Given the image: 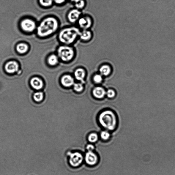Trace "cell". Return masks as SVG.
<instances>
[{"label": "cell", "instance_id": "cell-26", "mask_svg": "<svg viewBox=\"0 0 175 175\" xmlns=\"http://www.w3.org/2000/svg\"><path fill=\"white\" fill-rule=\"evenodd\" d=\"M106 94L109 98H113L114 97L115 93L114 91L112 89L108 90L106 93Z\"/></svg>", "mask_w": 175, "mask_h": 175}, {"label": "cell", "instance_id": "cell-1", "mask_svg": "<svg viewBox=\"0 0 175 175\" xmlns=\"http://www.w3.org/2000/svg\"><path fill=\"white\" fill-rule=\"evenodd\" d=\"M58 27L59 23L56 18H47L43 20L38 26L37 35L41 37H47L55 32Z\"/></svg>", "mask_w": 175, "mask_h": 175}, {"label": "cell", "instance_id": "cell-25", "mask_svg": "<svg viewBox=\"0 0 175 175\" xmlns=\"http://www.w3.org/2000/svg\"><path fill=\"white\" fill-rule=\"evenodd\" d=\"M94 82L99 83H101L102 81V77L101 75L97 74L95 75L94 77Z\"/></svg>", "mask_w": 175, "mask_h": 175}, {"label": "cell", "instance_id": "cell-10", "mask_svg": "<svg viewBox=\"0 0 175 175\" xmlns=\"http://www.w3.org/2000/svg\"><path fill=\"white\" fill-rule=\"evenodd\" d=\"M19 65L14 61H9L4 65V69L8 73L12 74L17 72L19 70Z\"/></svg>", "mask_w": 175, "mask_h": 175}, {"label": "cell", "instance_id": "cell-19", "mask_svg": "<svg viewBox=\"0 0 175 175\" xmlns=\"http://www.w3.org/2000/svg\"><path fill=\"white\" fill-rule=\"evenodd\" d=\"M53 0H39L40 3L44 7H49L53 4Z\"/></svg>", "mask_w": 175, "mask_h": 175}, {"label": "cell", "instance_id": "cell-6", "mask_svg": "<svg viewBox=\"0 0 175 175\" xmlns=\"http://www.w3.org/2000/svg\"><path fill=\"white\" fill-rule=\"evenodd\" d=\"M20 26L23 30L27 32H31L36 28L35 22L31 19H25L20 23Z\"/></svg>", "mask_w": 175, "mask_h": 175}, {"label": "cell", "instance_id": "cell-9", "mask_svg": "<svg viewBox=\"0 0 175 175\" xmlns=\"http://www.w3.org/2000/svg\"><path fill=\"white\" fill-rule=\"evenodd\" d=\"M81 12L78 9H73L70 10L67 15L68 19L71 23H74L78 21L81 17Z\"/></svg>", "mask_w": 175, "mask_h": 175}, {"label": "cell", "instance_id": "cell-16", "mask_svg": "<svg viewBox=\"0 0 175 175\" xmlns=\"http://www.w3.org/2000/svg\"><path fill=\"white\" fill-rule=\"evenodd\" d=\"M85 70L81 68H79L77 69L75 72V77L77 80L80 81L84 82L83 79L85 76Z\"/></svg>", "mask_w": 175, "mask_h": 175}, {"label": "cell", "instance_id": "cell-4", "mask_svg": "<svg viewBox=\"0 0 175 175\" xmlns=\"http://www.w3.org/2000/svg\"><path fill=\"white\" fill-rule=\"evenodd\" d=\"M58 56L64 62H68L73 59L75 51L72 47L67 45L61 46L57 50Z\"/></svg>", "mask_w": 175, "mask_h": 175}, {"label": "cell", "instance_id": "cell-29", "mask_svg": "<svg viewBox=\"0 0 175 175\" xmlns=\"http://www.w3.org/2000/svg\"><path fill=\"white\" fill-rule=\"evenodd\" d=\"M79 0H71V1H72L74 2L75 3H77V2H78Z\"/></svg>", "mask_w": 175, "mask_h": 175}, {"label": "cell", "instance_id": "cell-8", "mask_svg": "<svg viewBox=\"0 0 175 175\" xmlns=\"http://www.w3.org/2000/svg\"><path fill=\"white\" fill-rule=\"evenodd\" d=\"M78 22L79 27L83 30L88 29L92 26V18L88 15L80 17Z\"/></svg>", "mask_w": 175, "mask_h": 175}, {"label": "cell", "instance_id": "cell-22", "mask_svg": "<svg viewBox=\"0 0 175 175\" xmlns=\"http://www.w3.org/2000/svg\"><path fill=\"white\" fill-rule=\"evenodd\" d=\"M34 99L36 101L40 102L41 101L43 98V94L41 92L36 93L34 95Z\"/></svg>", "mask_w": 175, "mask_h": 175}, {"label": "cell", "instance_id": "cell-15", "mask_svg": "<svg viewBox=\"0 0 175 175\" xmlns=\"http://www.w3.org/2000/svg\"><path fill=\"white\" fill-rule=\"evenodd\" d=\"M16 49L20 54H24L27 53L29 49L28 45L24 43H20L17 45Z\"/></svg>", "mask_w": 175, "mask_h": 175}, {"label": "cell", "instance_id": "cell-21", "mask_svg": "<svg viewBox=\"0 0 175 175\" xmlns=\"http://www.w3.org/2000/svg\"><path fill=\"white\" fill-rule=\"evenodd\" d=\"M85 2L83 0H79L78 2L75 3L76 8L79 10L83 9L85 7Z\"/></svg>", "mask_w": 175, "mask_h": 175}, {"label": "cell", "instance_id": "cell-24", "mask_svg": "<svg viewBox=\"0 0 175 175\" xmlns=\"http://www.w3.org/2000/svg\"><path fill=\"white\" fill-rule=\"evenodd\" d=\"M74 89L77 92H80L83 89V86L80 83H75L74 85Z\"/></svg>", "mask_w": 175, "mask_h": 175}, {"label": "cell", "instance_id": "cell-23", "mask_svg": "<svg viewBox=\"0 0 175 175\" xmlns=\"http://www.w3.org/2000/svg\"><path fill=\"white\" fill-rule=\"evenodd\" d=\"M110 137V134L106 131L102 132L101 133V137L104 140H107Z\"/></svg>", "mask_w": 175, "mask_h": 175}, {"label": "cell", "instance_id": "cell-3", "mask_svg": "<svg viewBox=\"0 0 175 175\" xmlns=\"http://www.w3.org/2000/svg\"><path fill=\"white\" fill-rule=\"evenodd\" d=\"M100 124L104 128L109 130H113L117 124V119L114 113L110 111H104L99 117Z\"/></svg>", "mask_w": 175, "mask_h": 175}, {"label": "cell", "instance_id": "cell-12", "mask_svg": "<svg viewBox=\"0 0 175 175\" xmlns=\"http://www.w3.org/2000/svg\"><path fill=\"white\" fill-rule=\"evenodd\" d=\"M79 37L83 41H88L91 39L92 37V32L88 29H84L81 31Z\"/></svg>", "mask_w": 175, "mask_h": 175}, {"label": "cell", "instance_id": "cell-14", "mask_svg": "<svg viewBox=\"0 0 175 175\" xmlns=\"http://www.w3.org/2000/svg\"><path fill=\"white\" fill-rule=\"evenodd\" d=\"M31 83L32 87L36 90H40L43 87V83L42 81L37 77H35L32 79Z\"/></svg>", "mask_w": 175, "mask_h": 175}, {"label": "cell", "instance_id": "cell-28", "mask_svg": "<svg viewBox=\"0 0 175 175\" xmlns=\"http://www.w3.org/2000/svg\"><path fill=\"white\" fill-rule=\"evenodd\" d=\"M67 0H53L55 3L58 4H61L64 3Z\"/></svg>", "mask_w": 175, "mask_h": 175}, {"label": "cell", "instance_id": "cell-11", "mask_svg": "<svg viewBox=\"0 0 175 175\" xmlns=\"http://www.w3.org/2000/svg\"><path fill=\"white\" fill-rule=\"evenodd\" d=\"M61 83L65 87H70L74 85V79L71 76L67 75L62 77L61 79Z\"/></svg>", "mask_w": 175, "mask_h": 175}, {"label": "cell", "instance_id": "cell-7", "mask_svg": "<svg viewBox=\"0 0 175 175\" xmlns=\"http://www.w3.org/2000/svg\"><path fill=\"white\" fill-rule=\"evenodd\" d=\"M84 159L87 164L91 166L96 165L99 161L98 156L93 151H88Z\"/></svg>", "mask_w": 175, "mask_h": 175}, {"label": "cell", "instance_id": "cell-20", "mask_svg": "<svg viewBox=\"0 0 175 175\" xmlns=\"http://www.w3.org/2000/svg\"><path fill=\"white\" fill-rule=\"evenodd\" d=\"M98 139V135L96 133H92L89 135L88 140L90 143H94L96 142Z\"/></svg>", "mask_w": 175, "mask_h": 175}, {"label": "cell", "instance_id": "cell-18", "mask_svg": "<svg viewBox=\"0 0 175 175\" xmlns=\"http://www.w3.org/2000/svg\"><path fill=\"white\" fill-rule=\"evenodd\" d=\"M111 71V68L108 65H104L100 69V72L103 75L107 76L110 74Z\"/></svg>", "mask_w": 175, "mask_h": 175}, {"label": "cell", "instance_id": "cell-2", "mask_svg": "<svg viewBox=\"0 0 175 175\" xmlns=\"http://www.w3.org/2000/svg\"><path fill=\"white\" fill-rule=\"evenodd\" d=\"M81 31L75 27H70L64 29L59 35L60 41L63 44L69 45L72 44L79 37Z\"/></svg>", "mask_w": 175, "mask_h": 175}, {"label": "cell", "instance_id": "cell-17", "mask_svg": "<svg viewBox=\"0 0 175 175\" xmlns=\"http://www.w3.org/2000/svg\"><path fill=\"white\" fill-rule=\"evenodd\" d=\"M58 56L54 54L50 56L48 59V62L50 65L54 66L57 64L59 62Z\"/></svg>", "mask_w": 175, "mask_h": 175}, {"label": "cell", "instance_id": "cell-5", "mask_svg": "<svg viewBox=\"0 0 175 175\" xmlns=\"http://www.w3.org/2000/svg\"><path fill=\"white\" fill-rule=\"evenodd\" d=\"M67 155L69 156V163L70 166L73 167L79 166L83 163V156L80 152H67Z\"/></svg>", "mask_w": 175, "mask_h": 175}, {"label": "cell", "instance_id": "cell-13", "mask_svg": "<svg viewBox=\"0 0 175 175\" xmlns=\"http://www.w3.org/2000/svg\"><path fill=\"white\" fill-rule=\"evenodd\" d=\"M106 93L104 89L100 87H96L93 91V95L98 99L103 98L106 94Z\"/></svg>", "mask_w": 175, "mask_h": 175}, {"label": "cell", "instance_id": "cell-27", "mask_svg": "<svg viewBox=\"0 0 175 175\" xmlns=\"http://www.w3.org/2000/svg\"><path fill=\"white\" fill-rule=\"evenodd\" d=\"M86 149L88 151H93L95 149V147L92 144H89L87 145Z\"/></svg>", "mask_w": 175, "mask_h": 175}]
</instances>
